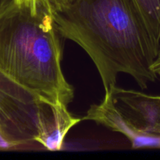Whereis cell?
<instances>
[{
    "label": "cell",
    "mask_w": 160,
    "mask_h": 160,
    "mask_svg": "<svg viewBox=\"0 0 160 160\" xmlns=\"http://www.w3.org/2000/svg\"><path fill=\"white\" fill-rule=\"evenodd\" d=\"M82 120L121 133L133 148H160V95L111 86L103 101L91 106Z\"/></svg>",
    "instance_id": "3957f363"
},
{
    "label": "cell",
    "mask_w": 160,
    "mask_h": 160,
    "mask_svg": "<svg viewBox=\"0 0 160 160\" xmlns=\"http://www.w3.org/2000/svg\"><path fill=\"white\" fill-rule=\"evenodd\" d=\"M15 3V0H0V12Z\"/></svg>",
    "instance_id": "ba28073f"
},
{
    "label": "cell",
    "mask_w": 160,
    "mask_h": 160,
    "mask_svg": "<svg viewBox=\"0 0 160 160\" xmlns=\"http://www.w3.org/2000/svg\"><path fill=\"white\" fill-rule=\"evenodd\" d=\"M60 35L83 48L99 72L104 91L119 73L141 89L158 78L152 65L160 42L147 31L130 0H73L53 12Z\"/></svg>",
    "instance_id": "6da1fadb"
},
{
    "label": "cell",
    "mask_w": 160,
    "mask_h": 160,
    "mask_svg": "<svg viewBox=\"0 0 160 160\" xmlns=\"http://www.w3.org/2000/svg\"><path fill=\"white\" fill-rule=\"evenodd\" d=\"M152 37L160 42V0H130Z\"/></svg>",
    "instance_id": "5b68a950"
},
{
    "label": "cell",
    "mask_w": 160,
    "mask_h": 160,
    "mask_svg": "<svg viewBox=\"0 0 160 160\" xmlns=\"http://www.w3.org/2000/svg\"><path fill=\"white\" fill-rule=\"evenodd\" d=\"M50 3V6H51L53 12L59 9H62V8L65 7L68 4H70L73 0H47Z\"/></svg>",
    "instance_id": "8992f818"
},
{
    "label": "cell",
    "mask_w": 160,
    "mask_h": 160,
    "mask_svg": "<svg viewBox=\"0 0 160 160\" xmlns=\"http://www.w3.org/2000/svg\"><path fill=\"white\" fill-rule=\"evenodd\" d=\"M47 0L0 12V72L45 101L68 106L74 89L61 68L62 48Z\"/></svg>",
    "instance_id": "7a4b0ae2"
},
{
    "label": "cell",
    "mask_w": 160,
    "mask_h": 160,
    "mask_svg": "<svg viewBox=\"0 0 160 160\" xmlns=\"http://www.w3.org/2000/svg\"><path fill=\"white\" fill-rule=\"evenodd\" d=\"M39 0H15V3L17 4H21V3H24V4H32V3L36 2Z\"/></svg>",
    "instance_id": "9c48e42d"
},
{
    "label": "cell",
    "mask_w": 160,
    "mask_h": 160,
    "mask_svg": "<svg viewBox=\"0 0 160 160\" xmlns=\"http://www.w3.org/2000/svg\"><path fill=\"white\" fill-rule=\"evenodd\" d=\"M56 109L0 72V150L40 145Z\"/></svg>",
    "instance_id": "277c9868"
},
{
    "label": "cell",
    "mask_w": 160,
    "mask_h": 160,
    "mask_svg": "<svg viewBox=\"0 0 160 160\" xmlns=\"http://www.w3.org/2000/svg\"><path fill=\"white\" fill-rule=\"evenodd\" d=\"M152 68V70L156 73L158 78V77L160 78V52L159 53H158V56H157L156 59H155V62H154Z\"/></svg>",
    "instance_id": "52a82bcc"
}]
</instances>
